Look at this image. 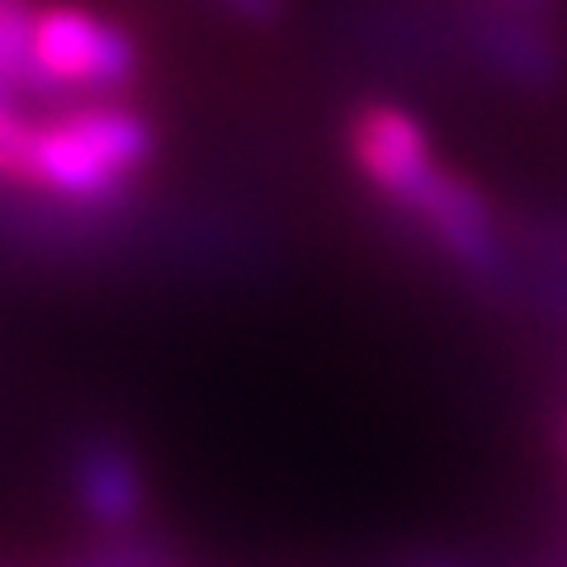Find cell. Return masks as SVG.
<instances>
[{
	"instance_id": "1",
	"label": "cell",
	"mask_w": 567,
	"mask_h": 567,
	"mask_svg": "<svg viewBox=\"0 0 567 567\" xmlns=\"http://www.w3.org/2000/svg\"><path fill=\"white\" fill-rule=\"evenodd\" d=\"M156 128L123 95H81L39 104L29 194L66 208L118 213L152 166Z\"/></svg>"
},
{
	"instance_id": "2",
	"label": "cell",
	"mask_w": 567,
	"mask_h": 567,
	"mask_svg": "<svg viewBox=\"0 0 567 567\" xmlns=\"http://www.w3.org/2000/svg\"><path fill=\"white\" fill-rule=\"evenodd\" d=\"M142 71V48L118 20L85 6H39L33 81L39 104L81 95H123Z\"/></svg>"
},
{
	"instance_id": "3",
	"label": "cell",
	"mask_w": 567,
	"mask_h": 567,
	"mask_svg": "<svg viewBox=\"0 0 567 567\" xmlns=\"http://www.w3.org/2000/svg\"><path fill=\"white\" fill-rule=\"evenodd\" d=\"M346 152H350V166L364 175V185L393 213H402V218L416 208V199L440 175V162L431 152V137H425L421 118L388 100H369L350 114Z\"/></svg>"
},
{
	"instance_id": "4",
	"label": "cell",
	"mask_w": 567,
	"mask_h": 567,
	"mask_svg": "<svg viewBox=\"0 0 567 567\" xmlns=\"http://www.w3.org/2000/svg\"><path fill=\"white\" fill-rule=\"evenodd\" d=\"M406 223H416L450 260H458L464 270L492 275L502 265V233H496V213L487 204V194L473 181H464L458 171H445L431 181V189L416 199V208L406 213Z\"/></svg>"
},
{
	"instance_id": "5",
	"label": "cell",
	"mask_w": 567,
	"mask_h": 567,
	"mask_svg": "<svg viewBox=\"0 0 567 567\" xmlns=\"http://www.w3.org/2000/svg\"><path fill=\"white\" fill-rule=\"evenodd\" d=\"M71 496L104 535H133L147 511V477L137 454L114 435H81L71 450Z\"/></svg>"
},
{
	"instance_id": "6",
	"label": "cell",
	"mask_w": 567,
	"mask_h": 567,
	"mask_svg": "<svg viewBox=\"0 0 567 567\" xmlns=\"http://www.w3.org/2000/svg\"><path fill=\"white\" fill-rule=\"evenodd\" d=\"M33 137H39L33 104L0 91V194H29Z\"/></svg>"
},
{
	"instance_id": "7",
	"label": "cell",
	"mask_w": 567,
	"mask_h": 567,
	"mask_svg": "<svg viewBox=\"0 0 567 567\" xmlns=\"http://www.w3.org/2000/svg\"><path fill=\"white\" fill-rule=\"evenodd\" d=\"M218 6L233 10L237 20H246V24H265V20H275L279 14L284 0H218Z\"/></svg>"
}]
</instances>
